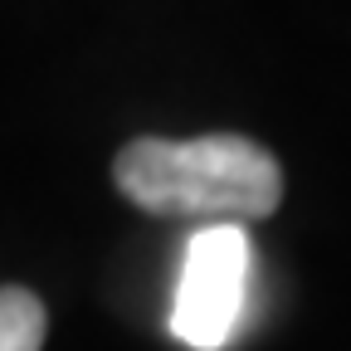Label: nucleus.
Here are the masks:
<instances>
[{
  "label": "nucleus",
  "mask_w": 351,
  "mask_h": 351,
  "mask_svg": "<svg viewBox=\"0 0 351 351\" xmlns=\"http://www.w3.org/2000/svg\"><path fill=\"white\" fill-rule=\"evenodd\" d=\"M117 191L166 219L244 225L283 205V166L269 147L239 132L210 137H137L112 161Z\"/></svg>",
  "instance_id": "1"
},
{
  "label": "nucleus",
  "mask_w": 351,
  "mask_h": 351,
  "mask_svg": "<svg viewBox=\"0 0 351 351\" xmlns=\"http://www.w3.org/2000/svg\"><path fill=\"white\" fill-rule=\"evenodd\" d=\"M249 269H254V244L244 225L195 230L171 302V332L195 351H219L244 317Z\"/></svg>",
  "instance_id": "2"
},
{
  "label": "nucleus",
  "mask_w": 351,
  "mask_h": 351,
  "mask_svg": "<svg viewBox=\"0 0 351 351\" xmlns=\"http://www.w3.org/2000/svg\"><path fill=\"white\" fill-rule=\"evenodd\" d=\"M49 332V313L29 288H0V351H39Z\"/></svg>",
  "instance_id": "3"
}]
</instances>
